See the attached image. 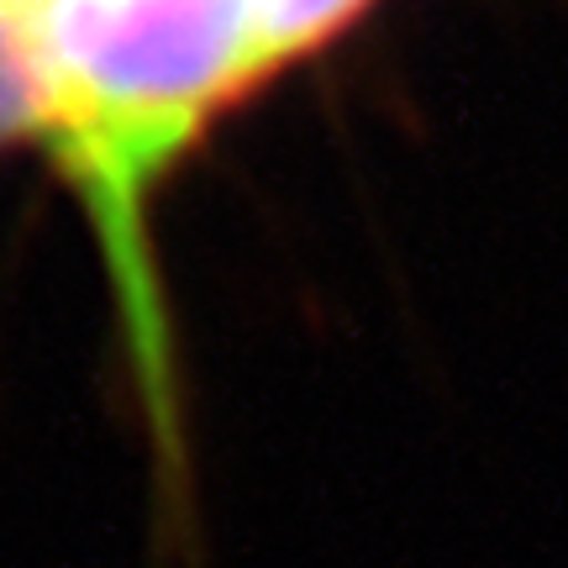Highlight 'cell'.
I'll return each instance as SVG.
<instances>
[{
	"mask_svg": "<svg viewBox=\"0 0 568 568\" xmlns=\"http://www.w3.org/2000/svg\"><path fill=\"white\" fill-rule=\"evenodd\" d=\"M48 69V148L95 226L122 343L169 468L180 400L153 195L222 111L264 84L258 0H32Z\"/></svg>",
	"mask_w": 568,
	"mask_h": 568,
	"instance_id": "6da1fadb",
	"label": "cell"
},
{
	"mask_svg": "<svg viewBox=\"0 0 568 568\" xmlns=\"http://www.w3.org/2000/svg\"><path fill=\"white\" fill-rule=\"evenodd\" d=\"M48 132V69L32 0H0V153Z\"/></svg>",
	"mask_w": 568,
	"mask_h": 568,
	"instance_id": "7a4b0ae2",
	"label": "cell"
},
{
	"mask_svg": "<svg viewBox=\"0 0 568 568\" xmlns=\"http://www.w3.org/2000/svg\"><path fill=\"white\" fill-rule=\"evenodd\" d=\"M374 0H258V63L268 74H280L284 63L322 53L326 42H337L364 17Z\"/></svg>",
	"mask_w": 568,
	"mask_h": 568,
	"instance_id": "3957f363",
	"label": "cell"
}]
</instances>
